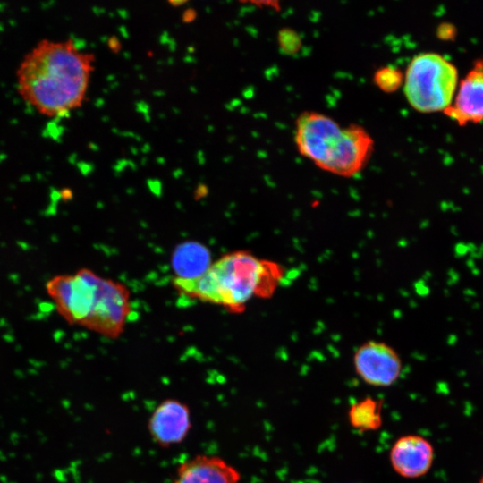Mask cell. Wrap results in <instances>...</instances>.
<instances>
[{
	"label": "cell",
	"mask_w": 483,
	"mask_h": 483,
	"mask_svg": "<svg viewBox=\"0 0 483 483\" xmlns=\"http://www.w3.org/2000/svg\"><path fill=\"white\" fill-rule=\"evenodd\" d=\"M191 428V411L188 405L172 398L162 401L152 411L148 422L152 440L164 448L182 443Z\"/></svg>",
	"instance_id": "7"
},
{
	"label": "cell",
	"mask_w": 483,
	"mask_h": 483,
	"mask_svg": "<svg viewBox=\"0 0 483 483\" xmlns=\"http://www.w3.org/2000/svg\"><path fill=\"white\" fill-rule=\"evenodd\" d=\"M136 109L139 113L140 114H143L146 120L148 121L149 120V106L144 102V101H140V102H138L136 104Z\"/></svg>",
	"instance_id": "16"
},
{
	"label": "cell",
	"mask_w": 483,
	"mask_h": 483,
	"mask_svg": "<svg viewBox=\"0 0 483 483\" xmlns=\"http://www.w3.org/2000/svg\"><path fill=\"white\" fill-rule=\"evenodd\" d=\"M107 45L109 48L115 53L121 49V43L116 37L107 38Z\"/></svg>",
	"instance_id": "18"
},
{
	"label": "cell",
	"mask_w": 483,
	"mask_h": 483,
	"mask_svg": "<svg viewBox=\"0 0 483 483\" xmlns=\"http://www.w3.org/2000/svg\"><path fill=\"white\" fill-rule=\"evenodd\" d=\"M197 159L200 165H203L206 161L203 151L199 150L197 154Z\"/></svg>",
	"instance_id": "21"
},
{
	"label": "cell",
	"mask_w": 483,
	"mask_h": 483,
	"mask_svg": "<svg viewBox=\"0 0 483 483\" xmlns=\"http://www.w3.org/2000/svg\"><path fill=\"white\" fill-rule=\"evenodd\" d=\"M478 483H483V475H482V477L480 478V479L479 480Z\"/></svg>",
	"instance_id": "29"
},
{
	"label": "cell",
	"mask_w": 483,
	"mask_h": 483,
	"mask_svg": "<svg viewBox=\"0 0 483 483\" xmlns=\"http://www.w3.org/2000/svg\"><path fill=\"white\" fill-rule=\"evenodd\" d=\"M154 95H156V96H162V95H165V92H163V91H161V92H160V91H157V92L154 93Z\"/></svg>",
	"instance_id": "27"
},
{
	"label": "cell",
	"mask_w": 483,
	"mask_h": 483,
	"mask_svg": "<svg viewBox=\"0 0 483 483\" xmlns=\"http://www.w3.org/2000/svg\"><path fill=\"white\" fill-rule=\"evenodd\" d=\"M188 51H189L190 53L194 52V47H188Z\"/></svg>",
	"instance_id": "28"
},
{
	"label": "cell",
	"mask_w": 483,
	"mask_h": 483,
	"mask_svg": "<svg viewBox=\"0 0 483 483\" xmlns=\"http://www.w3.org/2000/svg\"><path fill=\"white\" fill-rule=\"evenodd\" d=\"M149 150H150V146H149V144L145 143L144 146L142 147V152L146 153V152H148V151H149Z\"/></svg>",
	"instance_id": "24"
},
{
	"label": "cell",
	"mask_w": 483,
	"mask_h": 483,
	"mask_svg": "<svg viewBox=\"0 0 483 483\" xmlns=\"http://www.w3.org/2000/svg\"><path fill=\"white\" fill-rule=\"evenodd\" d=\"M348 417L350 424L358 430H376L382 424L380 403L372 398H365L351 406Z\"/></svg>",
	"instance_id": "12"
},
{
	"label": "cell",
	"mask_w": 483,
	"mask_h": 483,
	"mask_svg": "<svg viewBox=\"0 0 483 483\" xmlns=\"http://www.w3.org/2000/svg\"><path fill=\"white\" fill-rule=\"evenodd\" d=\"M284 267L248 250L227 253L195 279L174 278L179 293L217 304L233 314L242 313L253 298H271L284 278Z\"/></svg>",
	"instance_id": "2"
},
{
	"label": "cell",
	"mask_w": 483,
	"mask_h": 483,
	"mask_svg": "<svg viewBox=\"0 0 483 483\" xmlns=\"http://www.w3.org/2000/svg\"><path fill=\"white\" fill-rule=\"evenodd\" d=\"M197 17V13L195 10L191 9V8H189V9H186L184 12H183V14H182V21L184 22H191L193 21Z\"/></svg>",
	"instance_id": "17"
},
{
	"label": "cell",
	"mask_w": 483,
	"mask_h": 483,
	"mask_svg": "<svg viewBox=\"0 0 483 483\" xmlns=\"http://www.w3.org/2000/svg\"><path fill=\"white\" fill-rule=\"evenodd\" d=\"M402 75L399 70L393 67H384L377 71L374 82L385 92L396 90L402 82Z\"/></svg>",
	"instance_id": "13"
},
{
	"label": "cell",
	"mask_w": 483,
	"mask_h": 483,
	"mask_svg": "<svg viewBox=\"0 0 483 483\" xmlns=\"http://www.w3.org/2000/svg\"><path fill=\"white\" fill-rule=\"evenodd\" d=\"M212 265L209 250L200 242L180 243L172 254V268L175 278L195 279L202 275Z\"/></svg>",
	"instance_id": "11"
},
{
	"label": "cell",
	"mask_w": 483,
	"mask_h": 483,
	"mask_svg": "<svg viewBox=\"0 0 483 483\" xmlns=\"http://www.w3.org/2000/svg\"><path fill=\"white\" fill-rule=\"evenodd\" d=\"M72 38H45L21 59L16 70V88L30 106L42 115L68 116L84 101L93 55Z\"/></svg>",
	"instance_id": "1"
},
{
	"label": "cell",
	"mask_w": 483,
	"mask_h": 483,
	"mask_svg": "<svg viewBox=\"0 0 483 483\" xmlns=\"http://www.w3.org/2000/svg\"><path fill=\"white\" fill-rule=\"evenodd\" d=\"M434 460L431 443L421 436L408 435L395 441L390 451V462L394 471L403 478L424 476Z\"/></svg>",
	"instance_id": "8"
},
{
	"label": "cell",
	"mask_w": 483,
	"mask_h": 483,
	"mask_svg": "<svg viewBox=\"0 0 483 483\" xmlns=\"http://www.w3.org/2000/svg\"><path fill=\"white\" fill-rule=\"evenodd\" d=\"M294 139L302 156L319 168L343 177L358 174L373 150V140L363 128L342 127L315 112L299 116Z\"/></svg>",
	"instance_id": "3"
},
{
	"label": "cell",
	"mask_w": 483,
	"mask_h": 483,
	"mask_svg": "<svg viewBox=\"0 0 483 483\" xmlns=\"http://www.w3.org/2000/svg\"><path fill=\"white\" fill-rule=\"evenodd\" d=\"M159 41L161 44L168 45L170 51H174L176 48V42L171 38L169 34L165 31L160 36Z\"/></svg>",
	"instance_id": "15"
},
{
	"label": "cell",
	"mask_w": 483,
	"mask_h": 483,
	"mask_svg": "<svg viewBox=\"0 0 483 483\" xmlns=\"http://www.w3.org/2000/svg\"><path fill=\"white\" fill-rule=\"evenodd\" d=\"M187 3V1H183V0H173V1H169V4L171 5H173L174 7H177V6H181V5H183Z\"/></svg>",
	"instance_id": "20"
},
{
	"label": "cell",
	"mask_w": 483,
	"mask_h": 483,
	"mask_svg": "<svg viewBox=\"0 0 483 483\" xmlns=\"http://www.w3.org/2000/svg\"><path fill=\"white\" fill-rule=\"evenodd\" d=\"M404 94L416 110H445L455 94L458 72L453 64L435 52H424L410 62L404 76Z\"/></svg>",
	"instance_id": "4"
},
{
	"label": "cell",
	"mask_w": 483,
	"mask_h": 483,
	"mask_svg": "<svg viewBox=\"0 0 483 483\" xmlns=\"http://www.w3.org/2000/svg\"><path fill=\"white\" fill-rule=\"evenodd\" d=\"M157 161L158 163H160L161 165H164L165 162L164 157H158V158L157 159Z\"/></svg>",
	"instance_id": "26"
},
{
	"label": "cell",
	"mask_w": 483,
	"mask_h": 483,
	"mask_svg": "<svg viewBox=\"0 0 483 483\" xmlns=\"http://www.w3.org/2000/svg\"><path fill=\"white\" fill-rule=\"evenodd\" d=\"M445 113L460 124L483 120V61L461 80L453 102Z\"/></svg>",
	"instance_id": "9"
},
{
	"label": "cell",
	"mask_w": 483,
	"mask_h": 483,
	"mask_svg": "<svg viewBox=\"0 0 483 483\" xmlns=\"http://www.w3.org/2000/svg\"><path fill=\"white\" fill-rule=\"evenodd\" d=\"M61 198L67 199L72 198V191L68 189L64 190L62 192H60Z\"/></svg>",
	"instance_id": "19"
},
{
	"label": "cell",
	"mask_w": 483,
	"mask_h": 483,
	"mask_svg": "<svg viewBox=\"0 0 483 483\" xmlns=\"http://www.w3.org/2000/svg\"><path fill=\"white\" fill-rule=\"evenodd\" d=\"M119 31H120L121 35H122L123 38H127L130 37V36H129L130 34H129L128 30L126 29V27H124V26L119 27Z\"/></svg>",
	"instance_id": "22"
},
{
	"label": "cell",
	"mask_w": 483,
	"mask_h": 483,
	"mask_svg": "<svg viewBox=\"0 0 483 483\" xmlns=\"http://www.w3.org/2000/svg\"><path fill=\"white\" fill-rule=\"evenodd\" d=\"M353 366L357 375L367 384L386 387L395 383L402 373V360L388 343L369 340L354 352Z\"/></svg>",
	"instance_id": "6"
},
{
	"label": "cell",
	"mask_w": 483,
	"mask_h": 483,
	"mask_svg": "<svg viewBox=\"0 0 483 483\" xmlns=\"http://www.w3.org/2000/svg\"><path fill=\"white\" fill-rule=\"evenodd\" d=\"M130 295L124 284L103 277L98 300L86 327L107 338H118L131 313Z\"/></svg>",
	"instance_id": "5"
},
{
	"label": "cell",
	"mask_w": 483,
	"mask_h": 483,
	"mask_svg": "<svg viewBox=\"0 0 483 483\" xmlns=\"http://www.w3.org/2000/svg\"><path fill=\"white\" fill-rule=\"evenodd\" d=\"M38 307L40 313L48 316L56 308V305L50 301H41L40 302H38Z\"/></svg>",
	"instance_id": "14"
},
{
	"label": "cell",
	"mask_w": 483,
	"mask_h": 483,
	"mask_svg": "<svg viewBox=\"0 0 483 483\" xmlns=\"http://www.w3.org/2000/svg\"><path fill=\"white\" fill-rule=\"evenodd\" d=\"M239 471L220 457L199 454L177 469L173 483H240Z\"/></svg>",
	"instance_id": "10"
},
{
	"label": "cell",
	"mask_w": 483,
	"mask_h": 483,
	"mask_svg": "<svg viewBox=\"0 0 483 483\" xmlns=\"http://www.w3.org/2000/svg\"><path fill=\"white\" fill-rule=\"evenodd\" d=\"M118 13L123 19H127L129 17V13L125 9H119Z\"/></svg>",
	"instance_id": "23"
},
{
	"label": "cell",
	"mask_w": 483,
	"mask_h": 483,
	"mask_svg": "<svg viewBox=\"0 0 483 483\" xmlns=\"http://www.w3.org/2000/svg\"><path fill=\"white\" fill-rule=\"evenodd\" d=\"M186 58H184V61L187 62V63H193L194 62V57L192 56H185Z\"/></svg>",
	"instance_id": "25"
}]
</instances>
